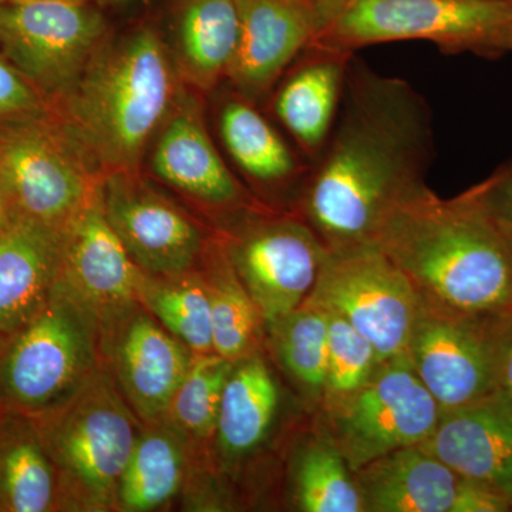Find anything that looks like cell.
I'll return each mask as SVG.
<instances>
[{
	"mask_svg": "<svg viewBox=\"0 0 512 512\" xmlns=\"http://www.w3.org/2000/svg\"><path fill=\"white\" fill-rule=\"evenodd\" d=\"M104 365L143 424L165 419L195 353L144 308L103 340Z\"/></svg>",
	"mask_w": 512,
	"mask_h": 512,
	"instance_id": "16",
	"label": "cell"
},
{
	"mask_svg": "<svg viewBox=\"0 0 512 512\" xmlns=\"http://www.w3.org/2000/svg\"><path fill=\"white\" fill-rule=\"evenodd\" d=\"M109 36L89 3L0 2V53L49 104L73 86Z\"/></svg>",
	"mask_w": 512,
	"mask_h": 512,
	"instance_id": "12",
	"label": "cell"
},
{
	"mask_svg": "<svg viewBox=\"0 0 512 512\" xmlns=\"http://www.w3.org/2000/svg\"><path fill=\"white\" fill-rule=\"evenodd\" d=\"M63 256V227L18 221L0 237V338L22 328L55 292Z\"/></svg>",
	"mask_w": 512,
	"mask_h": 512,
	"instance_id": "21",
	"label": "cell"
},
{
	"mask_svg": "<svg viewBox=\"0 0 512 512\" xmlns=\"http://www.w3.org/2000/svg\"><path fill=\"white\" fill-rule=\"evenodd\" d=\"M505 228H507V227H505ZM507 229H508V231H510L511 241H512V228H507Z\"/></svg>",
	"mask_w": 512,
	"mask_h": 512,
	"instance_id": "40",
	"label": "cell"
},
{
	"mask_svg": "<svg viewBox=\"0 0 512 512\" xmlns=\"http://www.w3.org/2000/svg\"><path fill=\"white\" fill-rule=\"evenodd\" d=\"M365 512H476L481 485L421 446L392 451L357 470Z\"/></svg>",
	"mask_w": 512,
	"mask_h": 512,
	"instance_id": "19",
	"label": "cell"
},
{
	"mask_svg": "<svg viewBox=\"0 0 512 512\" xmlns=\"http://www.w3.org/2000/svg\"><path fill=\"white\" fill-rule=\"evenodd\" d=\"M19 220H22V218L19 217L15 205L10 200L5 185L0 181V237L5 235L9 229L15 227Z\"/></svg>",
	"mask_w": 512,
	"mask_h": 512,
	"instance_id": "35",
	"label": "cell"
},
{
	"mask_svg": "<svg viewBox=\"0 0 512 512\" xmlns=\"http://www.w3.org/2000/svg\"><path fill=\"white\" fill-rule=\"evenodd\" d=\"M306 305L338 315L365 336L380 362L406 355L420 296L376 245L328 249Z\"/></svg>",
	"mask_w": 512,
	"mask_h": 512,
	"instance_id": "9",
	"label": "cell"
},
{
	"mask_svg": "<svg viewBox=\"0 0 512 512\" xmlns=\"http://www.w3.org/2000/svg\"><path fill=\"white\" fill-rule=\"evenodd\" d=\"M315 2H318L326 12V8H328V6H332L333 3H335V0H315Z\"/></svg>",
	"mask_w": 512,
	"mask_h": 512,
	"instance_id": "39",
	"label": "cell"
},
{
	"mask_svg": "<svg viewBox=\"0 0 512 512\" xmlns=\"http://www.w3.org/2000/svg\"><path fill=\"white\" fill-rule=\"evenodd\" d=\"M140 271L107 221L99 188L64 224L59 284L97 319L104 340L143 308L137 292Z\"/></svg>",
	"mask_w": 512,
	"mask_h": 512,
	"instance_id": "14",
	"label": "cell"
},
{
	"mask_svg": "<svg viewBox=\"0 0 512 512\" xmlns=\"http://www.w3.org/2000/svg\"><path fill=\"white\" fill-rule=\"evenodd\" d=\"M501 390L507 394L508 399L512 402V339L510 343V349H508L507 359H505L503 384H501Z\"/></svg>",
	"mask_w": 512,
	"mask_h": 512,
	"instance_id": "36",
	"label": "cell"
},
{
	"mask_svg": "<svg viewBox=\"0 0 512 512\" xmlns=\"http://www.w3.org/2000/svg\"><path fill=\"white\" fill-rule=\"evenodd\" d=\"M198 268L207 285L214 352L231 362L261 352L265 320L229 262L220 238L211 239Z\"/></svg>",
	"mask_w": 512,
	"mask_h": 512,
	"instance_id": "27",
	"label": "cell"
},
{
	"mask_svg": "<svg viewBox=\"0 0 512 512\" xmlns=\"http://www.w3.org/2000/svg\"><path fill=\"white\" fill-rule=\"evenodd\" d=\"M433 157L426 99L355 53L335 126L311 165L296 212L328 249L373 245L394 208L426 187Z\"/></svg>",
	"mask_w": 512,
	"mask_h": 512,
	"instance_id": "1",
	"label": "cell"
},
{
	"mask_svg": "<svg viewBox=\"0 0 512 512\" xmlns=\"http://www.w3.org/2000/svg\"><path fill=\"white\" fill-rule=\"evenodd\" d=\"M234 362L217 353L195 355L165 421L187 441L198 466L208 467L212 457L222 393Z\"/></svg>",
	"mask_w": 512,
	"mask_h": 512,
	"instance_id": "29",
	"label": "cell"
},
{
	"mask_svg": "<svg viewBox=\"0 0 512 512\" xmlns=\"http://www.w3.org/2000/svg\"><path fill=\"white\" fill-rule=\"evenodd\" d=\"M413 40L446 53L503 56L512 52V0H338L313 45L356 53Z\"/></svg>",
	"mask_w": 512,
	"mask_h": 512,
	"instance_id": "6",
	"label": "cell"
},
{
	"mask_svg": "<svg viewBox=\"0 0 512 512\" xmlns=\"http://www.w3.org/2000/svg\"><path fill=\"white\" fill-rule=\"evenodd\" d=\"M241 32L239 0H175L173 55L178 76L197 92L227 80Z\"/></svg>",
	"mask_w": 512,
	"mask_h": 512,
	"instance_id": "22",
	"label": "cell"
},
{
	"mask_svg": "<svg viewBox=\"0 0 512 512\" xmlns=\"http://www.w3.org/2000/svg\"><path fill=\"white\" fill-rule=\"evenodd\" d=\"M50 107L0 53V121L46 113Z\"/></svg>",
	"mask_w": 512,
	"mask_h": 512,
	"instance_id": "33",
	"label": "cell"
},
{
	"mask_svg": "<svg viewBox=\"0 0 512 512\" xmlns=\"http://www.w3.org/2000/svg\"><path fill=\"white\" fill-rule=\"evenodd\" d=\"M195 466L191 447L171 424H143L121 474L114 511L163 510L187 490Z\"/></svg>",
	"mask_w": 512,
	"mask_h": 512,
	"instance_id": "24",
	"label": "cell"
},
{
	"mask_svg": "<svg viewBox=\"0 0 512 512\" xmlns=\"http://www.w3.org/2000/svg\"><path fill=\"white\" fill-rule=\"evenodd\" d=\"M220 241L265 323L301 306L328 248L298 212H235Z\"/></svg>",
	"mask_w": 512,
	"mask_h": 512,
	"instance_id": "11",
	"label": "cell"
},
{
	"mask_svg": "<svg viewBox=\"0 0 512 512\" xmlns=\"http://www.w3.org/2000/svg\"><path fill=\"white\" fill-rule=\"evenodd\" d=\"M100 200L111 228L144 272L177 275L200 266L211 239L138 170L104 175Z\"/></svg>",
	"mask_w": 512,
	"mask_h": 512,
	"instance_id": "13",
	"label": "cell"
},
{
	"mask_svg": "<svg viewBox=\"0 0 512 512\" xmlns=\"http://www.w3.org/2000/svg\"><path fill=\"white\" fill-rule=\"evenodd\" d=\"M279 409V387L261 352L234 362L224 393L212 458L237 466L261 448Z\"/></svg>",
	"mask_w": 512,
	"mask_h": 512,
	"instance_id": "23",
	"label": "cell"
},
{
	"mask_svg": "<svg viewBox=\"0 0 512 512\" xmlns=\"http://www.w3.org/2000/svg\"><path fill=\"white\" fill-rule=\"evenodd\" d=\"M0 342H2V338H0Z\"/></svg>",
	"mask_w": 512,
	"mask_h": 512,
	"instance_id": "42",
	"label": "cell"
},
{
	"mask_svg": "<svg viewBox=\"0 0 512 512\" xmlns=\"http://www.w3.org/2000/svg\"><path fill=\"white\" fill-rule=\"evenodd\" d=\"M103 365L99 322L57 282L42 311L0 342V412L42 416Z\"/></svg>",
	"mask_w": 512,
	"mask_h": 512,
	"instance_id": "5",
	"label": "cell"
},
{
	"mask_svg": "<svg viewBox=\"0 0 512 512\" xmlns=\"http://www.w3.org/2000/svg\"><path fill=\"white\" fill-rule=\"evenodd\" d=\"M151 168L164 183L212 210L235 214L254 207L215 147L201 101L188 90L180 89L160 128Z\"/></svg>",
	"mask_w": 512,
	"mask_h": 512,
	"instance_id": "17",
	"label": "cell"
},
{
	"mask_svg": "<svg viewBox=\"0 0 512 512\" xmlns=\"http://www.w3.org/2000/svg\"><path fill=\"white\" fill-rule=\"evenodd\" d=\"M353 55L309 46L289 66L275 94V116L311 164L335 126Z\"/></svg>",
	"mask_w": 512,
	"mask_h": 512,
	"instance_id": "20",
	"label": "cell"
},
{
	"mask_svg": "<svg viewBox=\"0 0 512 512\" xmlns=\"http://www.w3.org/2000/svg\"><path fill=\"white\" fill-rule=\"evenodd\" d=\"M466 192L494 220L512 228V164Z\"/></svg>",
	"mask_w": 512,
	"mask_h": 512,
	"instance_id": "34",
	"label": "cell"
},
{
	"mask_svg": "<svg viewBox=\"0 0 512 512\" xmlns=\"http://www.w3.org/2000/svg\"><path fill=\"white\" fill-rule=\"evenodd\" d=\"M265 339L276 363L292 382L320 402L328 366V313L302 303L266 322Z\"/></svg>",
	"mask_w": 512,
	"mask_h": 512,
	"instance_id": "30",
	"label": "cell"
},
{
	"mask_svg": "<svg viewBox=\"0 0 512 512\" xmlns=\"http://www.w3.org/2000/svg\"><path fill=\"white\" fill-rule=\"evenodd\" d=\"M419 446L461 477L504 495L512 507V402L503 390L441 410L436 429Z\"/></svg>",
	"mask_w": 512,
	"mask_h": 512,
	"instance_id": "18",
	"label": "cell"
},
{
	"mask_svg": "<svg viewBox=\"0 0 512 512\" xmlns=\"http://www.w3.org/2000/svg\"><path fill=\"white\" fill-rule=\"evenodd\" d=\"M0 2H5V0H0Z\"/></svg>",
	"mask_w": 512,
	"mask_h": 512,
	"instance_id": "41",
	"label": "cell"
},
{
	"mask_svg": "<svg viewBox=\"0 0 512 512\" xmlns=\"http://www.w3.org/2000/svg\"><path fill=\"white\" fill-rule=\"evenodd\" d=\"M56 511V470L36 421L0 412V512Z\"/></svg>",
	"mask_w": 512,
	"mask_h": 512,
	"instance_id": "26",
	"label": "cell"
},
{
	"mask_svg": "<svg viewBox=\"0 0 512 512\" xmlns=\"http://www.w3.org/2000/svg\"><path fill=\"white\" fill-rule=\"evenodd\" d=\"M323 409V436L335 444L352 473L392 451L419 446L441 414L406 355L382 363L365 386Z\"/></svg>",
	"mask_w": 512,
	"mask_h": 512,
	"instance_id": "10",
	"label": "cell"
},
{
	"mask_svg": "<svg viewBox=\"0 0 512 512\" xmlns=\"http://www.w3.org/2000/svg\"><path fill=\"white\" fill-rule=\"evenodd\" d=\"M36 421L57 476L59 511L109 512L143 423L106 365Z\"/></svg>",
	"mask_w": 512,
	"mask_h": 512,
	"instance_id": "4",
	"label": "cell"
},
{
	"mask_svg": "<svg viewBox=\"0 0 512 512\" xmlns=\"http://www.w3.org/2000/svg\"><path fill=\"white\" fill-rule=\"evenodd\" d=\"M137 292L141 306L195 355L215 353L210 301L200 268L177 275L141 269Z\"/></svg>",
	"mask_w": 512,
	"mask_h": 512,
	"instance_id": "28",
	"label": "cell"
},
{
	"mask_svg": "<svg viewBox=\"0 0 512 512\" xmlns=\"http://www.w3.org/2000/svg\"><path fill=\"white\" fill-rule=\"evenodd\" d=\"M241 32L227 82L258 103L274 92L286 70L318 39L325 9L315 0H239Z\"/></svg>",
	"mask_w": 512,
	"mask_h": 512,
	"instance_id": "15",
	"label": "cell"
},
{
	"mask_svg": "<svg viewBox=\"0 0 512 512\" xmlns=\"http://www.w3.org/2000/svg\"><path fill=\"white\" fill-rule=\"evenodd\" d=\"M423 301L466 312H512V241L467 192L423 187L394 208L375 244Z\"/></svg>",
	"mask_w": 512,
	"mask_h": 512,
	"instance_id": "2",
	"label": "cell"
},
{
	"mask_svg": "<svg viewBox=\"0 0 512 512\" xmlns=\"http://www.w3.org/2000/svg\"><path fill=\"white\" fill-rule=\"evenodd\" d=\"M293 501L303 512H365L355 474L326 436L299 451L292 471Z\"/></svg>",
	"mask_w": 512,
	"mask_h": 512,
	"instance_id": "31",
	"label": "cell"
},
{
	"mask_svg": "<svg viewBox=\"0 0 512 512\" xmlns=\"http://www.w3.org/2000/svg\"><path fill=\"white\" fill-rule=\"evenodd\" d=\"M99 2L107 6H126L137 2V0H99Z\"/></svg>",
	"mask_w": 512,
	"mask_h": 512,
	"instance_id": "37",
	"label": "cell"
},
{
	"mask_svg": "<svg viewBox=\"0 0 512 512\" xmlns=\"http://www.w3.org/2000/svg\"><path fill=\"white\" fill-rule=\"evenodd\" d=\"M103 177L52 111L0 121V181L20 218L64 227Z\"/></svg>",
	"mask_w": 512,
	"mask_h": 512,
	"instance_id": "8",
	"label": "cell"
},
{
	"mask_svg": "<svg viewBox=\"0 0 512 512\" xmlns=\"http://www.w3.org/2000/svg\"><path fill=\"white\" fill-rule=\"evenodd\" d=\"M382 365L372 343L350 323L328 313V366L322 402H339L365 386Z\"/></svg>",
	"mask_w": 512,
	"mask_h": 512,
	"instance_id": "32",
	"label": "cell"
},
{
	"mask_svg": "<svg viewBox=\"0 0 512 512\" xmlns=\"http://www.w3.org/2000/svg\"><path fill=\"white\" fill-rule=\"evenodd\" d=\"M180 89L163 36L143 25L107 36L50 111L101 174L138 170Z\"/></svg>",
	"mask_w": 512,
	"mask_h": 512,
	"instance_id": "3",
	"label": "cell"
},
{
	"mask_svg": "<svg viewBox=\"0 0 512 512\" xmlns=\"http://www.w3.org/2000/svg\"><path fill=\"white\" fill-rule=\"evenodd\" d=\"M512 312H466L420 299L406 356L441 410L501 390Z\"/></svg>",
	"mask_w": 512,
	"mask_h": 512,
	"instance_id": "7",
	"label": "cell"
},
{
	"mask_svg": "<svg viewBox=\"0 0 512 512\" xmlns=\"http://www.w3.org/2000/svg\"><path fill=\"white\" fill-rule=\"evenodd\" d=\"M218 126L229 157L254 183L265 187L299 183L303 188L312 164L286 143L255 103L234 90L222 101Z\"/></svg>",
	"mask_w": 512,
	"mask_h": 512,
	"instance_id": "25",
	"label": "cell"
},
{
	"mask_svg": "<svg viewBox=\"0 0 512 512\" xmlns=\"http://www.w3.org/2000/svg\"><path fill=\"white\" fill-rule=\"evenodd\" d=\"M12 2H29V0H12ZM53 2L89 3L90 0H53Z\"/></svg>",
	"mask_w": 512,
	"mask_h": 512,
	"instance_id": "38",
	"label": "cell"
}]
</instances>
